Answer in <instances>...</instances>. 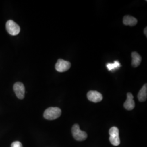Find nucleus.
I'll use <instances>...</instances> for the list:
<instances>
[{"instance_id": "obj_1", "label": "nucleus", "mask_w": 147, "mask_h": 147, "mask_svg": "<svg viewBox=\"0 0 147 147\" xmlns=\"http://www.w3.org/2000/svg\"><path fill=\"white\" fill-rule=\"evenodd\" d=\"M61 110L56 107H51L44 111V117L47 120H55L61 115Z\"/></svg>"}, {"instance_id": "obj_2", "label": "nucleus", "mask_w": 147, "mask_h": 147, "mask_svg": "<svg viewBox=\"0 0 147 147\" xmlns=\"http://www.w3.org/2000/svg\"><path fill=\"white\" fill-rule=\"evenodd\" d=\"M109 140L111 143L114 146H119L121 143L119 135V129L116 126L112 127L109 130Z\"/></svg>"}, {"instance_id": "obj_3", "label": "nucleus", "mask_w": 147, "mask_h": 147, "mask_svg": "<svg viewBox=\"0 0 147 147\" xmlns=\"http://www.w3.org/2000/svg\"><path fill=\"white\" fill-rule=\"evenodd\" d=\"M71 131L74 138L76 141H83L87 138V133L86 132L81 131L78 124L74 125Z\"/></svg>"}, {"instance_id": "obj_4", "label": "nucleus", "mask_w": 147, "mask_h": 147, "mask_svg": "<svg viewBox=\"0 0 147 147\" xmlns=\"http://www.w3.org/2000/svg\"><path fill=\"white\" fill-rule=\"evenodd\" d=\"M6 30L8 33L11 36H16L20 31L19 26L13 20H8L6 23Z\"/></svg>"}, {"instance_id": "obj_5", "label": "nucleus", "mask_w": 147, "mask_h": 147, "mask_svg": "<svg viewBox=\"0 0 147 147\" xmlns=\"http://www.w3.org/2000/svg\"><path fill=\"white\" fill-rule=\"evenodd\" d=\"M70 67L71 63L62 59H59L55 65L56 70L59 73L65 72L68 70Z\"/></svg>"}, {"instance_id": "obj_6", "label": "nucleus", "mask_w": 147, "mask_h": 147, "mask_svg": "<svg viewBox=\"0 0 147 147\" xmlns=\"http://www.w3.org/2000/svg\"><path fill=\"white\" fill-rule=\"evenodd\" d=\"M14 91L16 96L19 99H23L25 97V88L23 84L20 82H16L13 87Z\"/></svg>"}, {"instance_id": "obj_7", "label": "nucleus", "mask_w": 147, "mask_h": 147, "mask_svg": "<svg viewBox=\"0 0 147 147\" xmlns=\"http://www.w3.org/2000/svg\"><path fill=\"white\" fill-rule=\"evenodd\" d=\"M87 98L88 99L95 103H97L100 102L102 100V94L95 90H90L87 93Z\"/></svg>"}, {"instance_id": "obj_8", "label": "nucleus", "mask_w": 147, "mask_h": 147, "mask_svg": "<svg viewBox=\"0 0 147 147\" xmlns=\"http://www.w3.org/2000/svg\"><path fill=\"white\" fill-rule=\"evenodd\" d=\"M135 106L134 100V96L131 93H127V99L124 104V107L127 110H132Z\"/></svg>"}, {"instance_id": "obj_9", "label": "nucleus", "mask_w": 147, "mask_h": 147, "mask_svg": "<svg viewBox=\"0 0 147 147\" xmlns=\"http://www.w3.org/2000/svg\"><path fill=\"white\" fill-rule=\"evenodd\" d=\"M131 57L132 66L134 68H136L138 67L142 61V58L141 56L137 52H133L131 53Z\"/></svg>"}, {"instance_id": "obj_10", "label": "nucleus", "mask_w": 147, "mask_h": 147, "mask_svg": "<svg viewBox=\"0 0 147 147\" xmlns=\"http://www.w3.org/2000/svg\"><path fill=\"white\" fill-rule=\"evenodd\" d=\"M138 99L140 102H143L147 100V84H144L142 88L138 92L137 95Z\"/></svg>"}, {"instance_id": "obj_11", "label": "nucleus", "mask_w": 147, "mask_h": 147, "mask_svg": "<svg viewBox=\"0 0 147 147\" xmlns=\"http://www.w3.org/2000/svg\"><path fill=\"white\" fill-rule=\"evenodd\" d=\"M123 22L125 25L134 26L136 25L137 20L132 16H126L124 17Z\"/></svg>"}, {"instance_id": "obj_12", "label": "nucleus", "mask_w": 147, "mask_h": 147, "mask_svg": "<svg viewBox=\"0 0 147 147\" xmlns=\"http://www.w3.org/2000/svg\"><path fill=\"white\" fill-rule=\"evenodd\" d=\"M120 66H121L120 63L117 61H115L113 63H108L106 65L107 68L108 69V70L110 71L113 70L115 69L118 68Z\"/></svg>"}, {"instance_id": "obj_13", "label": "nucleus", "mask_w": 147, "mask_h": 147, "mask_svg": "<svg viewBox=\"0 0 147 147\" xmlns=\"http://www.w3.org/2000/svg\"><path fill=\"white\" fill-rule=\"evenodd\" d=\"M11 147H22V145L21 142L19 141H16L11 143Z\"/></svg>"}, {"instance_id": "obj_14", "label": "nucleus", "mask_w": 147, "mask_h": 147, "mask_svg": "<svg viewBox=\"0 0 147 147\" xmlns=\"http://www.w3.org/2000/svg\"><path fill=\"white\" fill-rule=\"evenodd\" d=\"M147 27H146V28H144V34L146 35V37L147 36Z\"/></svg>"}]
</instances>
